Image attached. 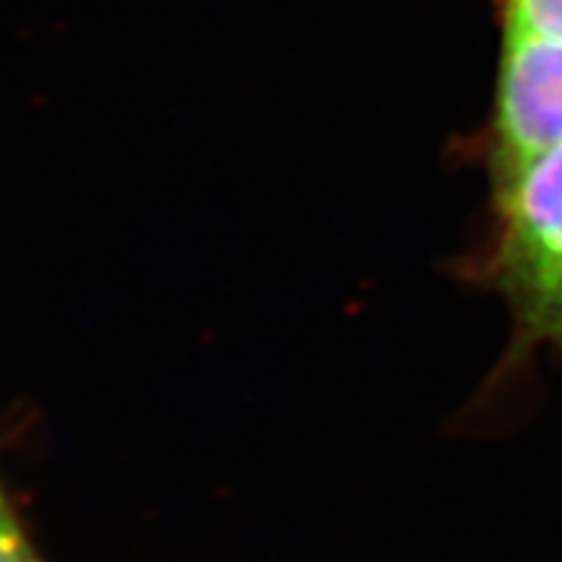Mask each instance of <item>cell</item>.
<instances>
[{"mask_svg": "<svg viewBox=\"0 0 562 562\" xmlns=\"http://www.w3.org/2000/svg\"><path fill=\"white\" fill-rule=\"evenodd\" d=\"M480 277L508 305L510 360L544 349L562 368V144L492 180Z\"/></svg>", "mask_w": 562, "mask_h": 562, "instance_id": "obj_1", "label": "cell"}, {"mask_svg": "<svg viewBox=\"0 0 562 562\" xmlns=\"http://www.w3.org/2000/svg\"><path fill=\"white\" fill-rule=\"evenodd\" d=\"M558 144H562V40L503 30L487 146L492 180Z\"/></svg>", "mask_w": 562, "mask_h": 562, "instance_id": "obj_2", "label": "cell"}, {"mask_svg": "<svg viewBox=\"0 0 562 562\" xmlns=\"http://www.w3.org/2000/svg\"><path fill=\"white\" fill-rule=\"evenodd\" d=\"M503 30L562 40V0H505Z\"/></svg>", "mask_w": 562, "mask_h": 562, "instance_id": "obj_3", "label": "cell"}, {"mask_svg": "<svg viewBox=\"0 0 562 562\" xmlns=\"http://www.w3.org/2000/svg\"><path fill=\"white\" fill-rule=\"evenodd\" d=\"M0 562H40L0 482Z\"/></svg>", "mask_w": 562, "mask_h": 562, "instance_id": "obj_4", "label": "cell"}]
</instances>
